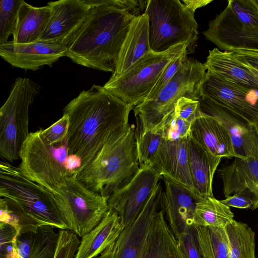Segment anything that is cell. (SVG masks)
<instances>
[{
  "label": "cell",
  "mask_w": 258,
  "mask_h": 258,
  "mask_svg": "<svg viewBox=\"0 0 258 258\" xmlns=\"http://www.w3.org/2000/svg\"><path fill=\"white\" fill-rule=\"evenodd\" d=\"M135 129L140 168L150 166L163 139L161 130L156 133L145 131L140 120L136 118Z\"/></svg>",
  "instance_id": "obj_32"
},
{
  "label": "cell",
  "mask_w": 258,
  "mask_h": 258,
  "mask_svg": "<svg viewBox=\"0 0 258 258\" xmlns=\"http://www.w3.org/2000/svg\"><path fill=\"white\" fill-rule=\"evenodd\" d=\"M40 90L33 81L18 78L0 109V155L8 161L20 158L22 146L30 134L29 108Z\"/></svg>",
  "instance_id": "obj_6"
},
{
  "label": "cell",
  "mask_w": 258,
  "mask_h": 258,
  "mask_svg": "<svg viewBox=\"0 0 258 258\" xmlns=\"http://www.w3.org/2000/svg\"><path fill=\"white\" fill-rule=\"evenodd\" d=\"M69 126V118L66 114L44 130L41 129L40 136L44 142L51 147L66 139Z\"/></svg>",
  "instance_id": "obj_39"
},
{
  "label": "cell",
  "mask_w": 258,
  "mask_h": 258,
  "mask_svg": "<svg viewBox=\"0 0 258 258\" xmlns=\"http://www.w3.org/2000/svg\"><path fill=\"white\" fill-rule=\"evenodd\" d=\"M229 258H255L254 232L247 224L233 220L225 227Z\"/></svg>",
  "instance_id": "obj_31"
},
{
  "label": "cell",
  "mask_w": 258,
  "mask_h": 258,
  "mask_svg": "<svg viewBox=\"0 0 258 258\" xmlns=\"http://www.w3.org/2000/svg\"><path fill=\"white\" fill-rule=\"evenodd\" d=\"M144 13L149 18L151 50L162 52L180 44L193 53L198 38L194 13L178 0H148Z\"/></svg>",
  "instance_id": "obj_5"
},
{
  "label": "cell",
  "mask_w": 258,
  "mask_h": 258,
  "mask_svg": "<svg viewBox=\"0 0 258 258\" xmlns=\"http://www.w3.org/2000/svg\"><path fill=\"white\" fill-rule=\"evenodd\" d=\"M218 171L226 198L241 195L251 201V210L258 208V153L244 158L235 157L230 165Z\"/></svg>",
  "instance_id": "obj_19"
},
{
  "label": "cell",
  "mask_w": 258,
  "mask_h": 258,
  "mask_svg": "<svg viewBox=\"0 0 258 258\" xmlns=\"http://www.w3.org/2000/svg\"><path fill=\"white\" fill-rule=\"evenodd\" d=\"M160 207L176 238L194 226L196 204L201 199L191 189L166 176H163Z\"/></svg>",
  "instance_id": "obj_15"
},
{
  "label": "cell",
  "mask_w": 258,
  "mask_h": 258,
  "mask_svg": "<svg viewBox=\"0 0 258 258\" xmlns=\"http://www.w3.org/2000/svg\"><path fill=\"white\" fill-rule=\"evenodd\" d=\"M227 5L243 25L258 27V7L255 0H229Z\"/></svg>",
  "instance_id": "obj_35"
},
{
  "label": "cell",
  "mask_w": 258,
  "mask_h": 258,
  "mask_svg": "<svg viewBox=\"0 0 258 258\" xmlns=\"http://www.w3.org/2000/svg\"><path fill=\"white\" fill-rule=\"evenodd\" d=\"M134 106L107 91L93 85L64 108L69 126L66 139L67 156L78 158L81 172L96 156L110 136L127 124Z\"/></svg>",
  "instance_id": "obj_1"
},
{
  "label": "cell",
  "mask_w": 258,
  "mask_h": 258,
  "mask_svg": "<svg viewBox=\"0 0 258 258\" xmlns=\"http://www.w3.org/2000/svg\"><path fill=\"white\" fill-rule=\"evenodd\" d=\"M163 188L159 182L137 217L118 238L94 258H142L152 221L159 211Z\"/></svg>",
  "instance_id": "obj_12"
},
{
  "label": "cell",
  "mask_w": 258,
  "mask_h": 258,
  "mask_svg": "<svg viewBox=\"0 0 258 258\" xmlns=\"http://www.w3.org/2000/svg\"><path fill=\"white\" fill-rule=\"evenodd\" d=\"M53 196L68 230L80 237L96 227L108 211V197L91 190L73 175L66 178Z\"/></svg>",
  "instance_id": "obj_8"
},
{
  "label": "cell",
  "mask_w": 258,
  "mask_h": 258,
  "mask_svg": "<svg viewBox=\"0 0 258 258\" xmlns=\"http://www.w3.org/2000/svg\"><path fill=\"white\" fill-rule=\"evenodd\" d=\"M124 228L119 217L108 211L100 222L82 237L74 258H94L118 238Z\"/></svg>",
  "instance_id": "obj_25"
},
{
  "label": "cell",
  "mask_w": 258,
  "mask_h": 258,
  "mask_svg": "<svg viewBox=\"0 0 258 258\" xmlns=\"http://www.w3.org/2000/svg\"><path fill=\"white\" fill-rule=\"evenodd\" d=\"M191 123L172 112L167 118L161 129L164 140L174 141L190 136Z\"/></svg>",
  "instance_id": "obj_36"
},
{
  "label": "cell",
  "mask_w": 258,
  "mask_h": 258,
  "mask_svg": "<svg viewBox=\"0 0 258 258\" xmlns=\"http://www.w3.org/2000/svg\"><path fill=\"white\" fill-rule=\"evenodd\" d=\"M80 243V239L75 233L59 229L53 258H74Z\"/></svg>",
  "instance_id": "obj_37"
},
{
  "label": "cell",
  "mask_w": 258,
  "mask_h": 258,
  "mask_svg": "<svg viewBox=\"0 0 258 258\" xmlns=\"http://www.w3.org/2000/svg\"><path fill=\"white\" fill-rule=\"evenodd\" d=\"M174 112L178 117L192 123L200 113L199 101L181 97L177 102Z\"/></svg>",
  "instance_id": "obj_41"
},
{
  "label": "cell",
  "mask_w": 258,
  "mask_h": 258,
  "mask_svg": "<svg viewBox=\"0 0 258 258\" xmlns=\"http://www.w3.org/2000/svg\"><path fill=\"white\" fill-rule=\"evenodd\" d=\"M176 239L186 258H203L194 226Z\"/></svg>",
  "instance_id": "obj_40"
},
{
  "label": "cell",
  "mask_w": 258,
  "mask_h": 258,
  "mask_svg": "<svg viewBox=\"0 0 258 258\" xmlns=\"http://www.w3.org/2000/svg\"><path fill=\"white\" fill-rule=\"evenodd\" d=\"M142 258H186L162 210L152 221Z\"/></svg>",
  "instance_id": "obj_24"
},
{
  "label": "cell",
  "mask_w": 258,
  "mask_h": 258,
  "mask_svg": "<svg viewBox=\"0 0 258 258\" xmlns=\"http://www.w3.org/2000/svg\"><path fill=\"white\" fill-rule=\"evenodd\" d=\"M194 226L203 258H229L225 227Z\"/></svg>",
  "instance_id": "obj_30"
},
{
  "label": "cell",
  "mask_w": 258,
  "mask_h": 258,
  "mask_svg": "<svg viewBox=\"0 0 258 258\" xmlns=\"http://www.w3.org/2000/svg\"><path fill=\"white\" fill-rule=\"evenodd\" d=\"M228 207H232L239 209L251 208L252 203L247 197L238 194H234L220 201Z\"/></svg>",
  "instance_id": "obj_43"
},
{
  "label": "cell",
  "mask_w": 258,
  "mask_h": 258,
  "mask_svg": "<svg viewBox=\"0 0 258 258\" xmlns=\"http://www.w3.org/2000/svg\"><path fill=\"white\" fill-rule=\"evenodd\" d=\"M0 212V222L14 227L18 236L36 232L39 227L46 225L9 198L1 197Z\"/></svg>",
  "instance_id": "obj_29"
},
{
  "label": "cell",
  "mask_w": 258,
  "mask_h": 258,
  "mask_svg": "<svg viewBox=\"0 0 258 258\" xmlns=\"http://www.w3.org/2000/svg\"><path fill=\"white\" fill-rule=\"evenodd\" d=\"M212 1L213 0H182V2L187 9L195 14L197 9L207 5Z\"/></svg>",
  "instance_id": "obj_44"
},
{
  "label": "cell",
  "mask_w": 258,
  "mask_h": 258,
  "mask_svg": "<svg viewBox=\"0 0 258 258\" xmlns=\"http://www.w3.org/2000/svg\"><path fill=\"white\" fill-rule=\"evenodd\" d=\"M207 71L235 83L258 89V82L233 52L222 51L218 48L209 50L204 63Z\"/></svg>",
  "instance_id": "obj_27"
},
{
  "label": "cell",
  "mask_w": 258,
  "mask_h": 258,
  "mask_svg": "<svg viewBox=\"0 0 258 258\" xmlns=\"http://www.w3.org/2000/svg\"><path fill=\"white\" fill-rule=\"evenodd\" d=\"M185 48L180 44L162 52L151 51L126 72L103 86L109 92L134 107L143 102L169 63Z\"/></svg>",
  "instance_id": "obj_9"
},
{
  "label": "cell",
  "mask_w": 258,
  "mask_h": 258,
  "mask_svg": "<svg viewBox=\"0 0 258 258\" xmlns=\"http://www.w3.org/2000/svg\"><path fill=\"white\" fill-rule=\"evenodd\" d=\"M0 196L14 201L46 225L68 230L53 194L6 161L0 164Z\"/></svg>",
  "instance_id": "obj_7"
},
{
  "label": "cell",
  "mask_w": 258,
  "mask_h": 258,
  "mask_svg": "<svg viewBox=\"0 0 258 258\" xmlns=\"http://www.w3.org/2000/svg\"><path fill=\"white\" fill-rule=\"evenodd\" d=\"M41 130L30 133L23 143L19 168L27 178L54 195L70 174L42 139Z\"/></svg>",
  "instance_id": "obj_10"
},
{
  "label": "cell",
  "mask_w": 258,
  "mask_h": 258,
  "mask_svg": "<svg viewBox=\"0 0 258 258\" xmlns=\"http://www.w3.org/2000/svg\"><path fill=\"white\" fill-rule=\"evenodd\" d=\"M135 17L113 7H91L68 44L66 56L81 66L113 73Z\"/></svg>",
  "instance_id": "obj_2"
},
{
  "label": "cell",
  "mask_w": 258,
  "mask_h": 258,
  "mask_svg": "<svg viewBox=\"0 0 258 258\" xmlns=\"http://www.w3.org/2000/svg\"><path fill=\"white\" fill-rule=\"evenodd\" d=\"M230 207L213 197L202 199L196 204L194 225L224 227L234 219Z\"/></svg>",
  "instance_id": "obj_28"
},
{
  "label": "cell",
  "mask_w": 258,
  "mask_h": 258,
  "mask_svg": "<svg viewBox=\"0 0 258 258\" xmlns=\"http://www.w3.org/2000/svg\"><path fill=\"white\" fill-rule=\"evenodd\" d=\"M187 148L195 192L201 199L213 197L214 174L222 158L212 154L190 136L187 139Z\"/></svg>",
  "instance_id": "obj_23"
},
{
  "label": "cell",
  "mask_w": 258,
  "mask_h": 258,
  "mask_svg": "<svg viewBox=\"0 0 258 258\" xmlns=\"http://www.w3.org/2000/svg\"><path fill=\"white\" fill-rule=\"evenodd\" d=\"M190 137L216 156L237 157L227 128L217 118L201 110L191 123Z\"/></svg>",
  "instance_id": "obj_21"
},
{
  "label": "cell",
  "mask_w": 258,
  "mask_h": 258,
  "mask_svg": "<svg viewBox=\"0 0 258 258\" xmlns=\"http://www.w3.org/2000/svg\"><path fill=\"white\" fill-rule=\"evenodd\" d=\"M206 72L204 63L187 56L174 77L155 97L144 101L134 109L136 118L144 130L153 133L161 130L180 98L199 101Z\"/></svg>",
  "instance_id": "obj_4"
},
{
  "label": "cell",
  "mask_w": 258,
  "mask_h": 258,
  "mask_svg": "<svg viewBox=\"0 0 258 258\" xmlns=\"http://www.w3.org/2000/svg\"><path fill=\"white\" fill-rule=\"evenodd\" d=\"M151 51L149 18L147 14L143 13L135 17L132 22L120 50L115 70L109 81L118 78Z\"/></svg>",
  "instance_id": "obj_22"
},
{
  "label": "cell",
  "mask_w": 258,
  "mask_h": 258,
  "mask_svg": "<svg viewBox=\"0 0 258 258\" xmlns=\"http://www.w3.org/2000/svg\"><path fill=\"white\" fill-rule=\"evenodd\" d=\"M202 96L251 124L258 120V89L207 71Z\"/></svg>",
  "instance_id": "obj_11"
},
{
  "label": "cell",
  "mask_w": 258,
  "mask_h": 258,
  "mask_svg": "<svg viewBox=\"0 0 258 258\" xmlns=\"http://www.w3.org/2000/svg\"><path fill=\"white\" fill-rule=\"evenodd\" d=\"M51 15L40 39L68 46L87 18L91 7L84 0L49 2Z\"/></svg>",
  "instance_id": "obj_16"
},
{
  "label": "cell",
  "mask_w": 258,
  "mask_h": 258,
  "mask_svg": "<svg viewBox=\"0 0 258 258\" xmlns=\"http://www.w3.org/2000/svg\"><path fill=\"white\" fill-rule=\"evenodd\" d=\"M254 125L256 127V129L258 132V120H257V121L256 122V123L254 124Z\"/></svg>",
  "instance_id": "obj_46"
},
{
  "label": "cell",
  "mask_w": 258,
  "mask_h": 258,
  "mask_svg": "<svg viewBox=\"0 0 258 258\" xmlns=\"http://www.w3.org/2000/svg\"><path fill=\"white\" fill-rule=\"evenodd\" d=\"M200 110L219 120L230 134L237 158H244L258 153V132L251 124L223 109L206 98L199 100Z\"/></svg>",
  "instance_id": "obj_18"
},
{
  "label": "cell",
  "mask_w": 258,
  "mask_h": 258,
  "mask_svg": "<svg viewBox=\"0 0 258 258\" xmlns=\"http://www.w3.org/2000/svg\"><path fill=\"white\" fill-rule=\"evenodd\" d=\"M187 56L186 48H185L164 69L154 87L144 101L155 97L160 91L170 81L179 70L183 60Z\"/></svg>",
  "instance_id": "obj_38"
},
{
  "label": "cell",
  "mask_w": 258,
  "mask_h": 258,
  "mask_svg": "<svg viewBox=\"0 0 258 258\" xmlns=\"http://www.w3.org/2000/svg\"><path fill=\"white\" fill-rule=\"evenodd\" d=\"M139 169L135 129L128 123L115 131L93 159L73 175L91 190L109 197L128 183Z\"/></svg>",
  "instance_id": "obj_3"
},
{
  "label": "cell",
  "mask_w": 258,
  "mask_h": 258,
  "mask_svg": "<svg viewBox=\"0 0 258 258\" xmlns=\"http://www.w3.org/2000/svg\"><path fill=\"white\" fill-rule=\"evenodd\" d=\"M23 0L0 1V45L7 42L13 34L17 21L18 11Z\"/></svg>",
  "instance_id": "obj_34"
},
{
  "label": "cell",
  "mask_w": 258,
  "mask_h": 258,
  "mask_svg": "<svg viewBox=\"0 0 258 258\" xmlns=\"http://www.w3.org/2000/svg\"><path fill=\"white\" fill-rule=\"evenodd\" d=\"M50 15L51 9L48 5L36 7L24 1L18 11L13 42L27 44L40 40Z\"/></svg>",
  "instance_id": "obj_26"
},
{
  "label": "cell",
  "mask_w": 258,
  "mask_h": 258,
  "mask_svg": "<svg viewBox=\"0 0 258 258\" xmlns=\"http://www.w3.org/2000/svg\"><path fill=\"white\" fill-rule=\"evenodd\" d=\"M187 139H163L150 166L162 177H169L195 192L188 166Z\"/></svg>",
  "instance_id": "obj_20"
},
{
  "label": "cell",
  "mask_w": 258,
  "mask_h": 258,
  "mask_svg": "<svg viewBox=\"0 0 258 258\" xmlns=\"http://www.w3.org/2000/svg\"><path fill=\"white\" fill-rule=\"evenodd\" d=\"M203 34L220 50L258 51V27L243 25L228 5L209 22L208 28Z\"/></svg>",
  "instance_id": "obj_14"
},
{
  "label": "cell",
  "mask_w": 258,
  "mask_h": 258,
  "mask_svg": "<svg viewBox=\"0 0 258 258\" xmlns=\"http://www.w3.org/2000/svg\"><path fill=\"white\" fill-rule=\"evenodd\" d=\"M161 179L150 166L140 167L128 183L108 197V211L118 215L123 228L137 217Z\"/></svg>",
  "instance_id": "obj_13"
},
{
  "label": "cell",
  "mask_w": 258,
  "mask_h": 258,
  "mask_svg": "<svg viewBox=\"0 0 258 258\" xmlns=\"http://www.w3.org/2000/svg\"><path fill=\"white\" fill-rule=\"evenodd\" d=\"M54 228L44 225L30 233V250L26 258H53L58 237Z\"/></svg>",
  "instance_id": "obj_33"
},
{
  "label": "cell",
  "mask_w": 258,
  "mask_h": 258,
  "mask_svg": "<svg viewBox=\"0 0 258 258\" xmlns=\"http://www.w3.org/2000/svg\"><path fill=\"white\" fill-rule=\"evenodd\" d=\"M242 63L244 65V66L246 67V68L250 73V74L254 77V78L258 82V70L249 65H247L243 63Z\"/></svg>",
  "instance_id": "obj_45"
},
{
  "label": "cell",
  "mask_w": 258,
  "mask_h": 258,
  "mask_svg": "<svg viewBox=\"0 0 258 258\" xmlns=\"http://www.w3.org/2000/svg\"><path fill=\"white\" fill-rule=\"evenodd\" d=\"M233 52L235 57L240 62L258 70V51L238 50Z\"/></svg>",
  "instance_id": "obj_42"
},
{
  "label": "cell",
  "mask_w": 258,
  "mask_h": 258,
  "mask_svg": "<svg viewBox=\"0 0 258 258\" xmlns=\"http://www.w3.org/2000/svg\"><path fill=\"white\" fill-rule=\"evenodd\" d=\"M67 50L66 46L41 39L27 44L9 41L0 45V55L15 67L36 71L44 66H51L60 58L66 56Z\"/></svg>",
  "instance_id": "obj_17"
},
{
  "label": "cell",
  "mask_w": 258,
  "mask_h": 258,
  "mask_svg": "<svg viewBox=\"0 0 258 258\" xmlns=\"http://www.w3.org/2000/svg\"><path fill=\"white\" fill-rule=\"evenodd\" d=\"M255 1H256V4H257V5L258 6V0H255Z\"/></svg>",
  "instance_id": "obj_47"
}]
</instances>
